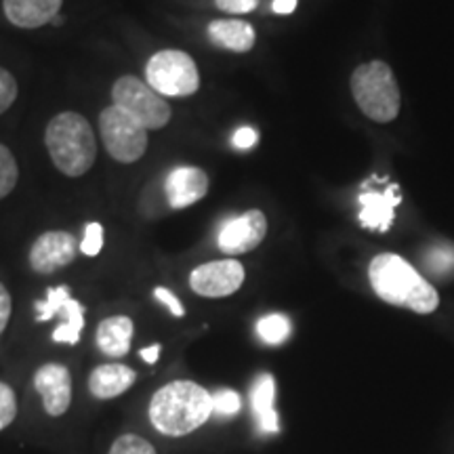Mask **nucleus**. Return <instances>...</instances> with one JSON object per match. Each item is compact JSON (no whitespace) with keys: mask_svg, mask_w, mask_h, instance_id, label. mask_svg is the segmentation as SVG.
Masks as SVG:
<instances>
[{"mask_svg":"<svg viewBox=\"0 0 454 454\" xmlns=\"http://www.w3.org/2000/svg\"><path fill=\"white\" fill-rule=\"evenodd\" d=\"M372 291L389 305L417 314H431L440 308V294L406 259L385 253L371 261L368 268Z\"/></svg>","mask_w":454,"mask_h":454,"instance_id":"nucleus-1","label":"nucleus"},{"mask_svg":"<svg viewBox=\"0 0 454 454\" xmlns=\"http://www.w3.org/2000/svg\"><path fill=\"white\" fill-rule=\"evenodd\" d=\"M213 414V395L194 381H173L150 402V421L170 438L192 434Z\"/></svg>","mask_w":454,"mask_h":454,"instance_id":"nucleus-2","label":"nucleus"},{"mask_svg":"<svg viewBox=\"0 0 454 454\" xmlns=\"http://www.w3.org/2000/svg\"><path fill=\"white\" fill-rule=\"evenodd\" d=\"M44 144L51 160L66 177H82L98 158L93 129L78 112H61L51 118Z\"/></svg>","mask_w":454,"mask_h":454,"instance_id":"nucleus-3","label":"nucleus"},{"mask_svg":"<svg viewBox=\"0 0 454 454\" xmlns=\"http://www.w3.org/2000/svg\"><path fill=\"white\" fill-rule=\"evenodd\" d=\"M351 95L364 116L374 122H391L400 112V89L385 61H368L351 74Z\"/></svg>","mask_w":454,"mask_h":454,"instance_id":"nucleus-4","label":"nucleus"},{"mask_svg":"<svg viewBox=\"0 0 454 454\" xmlns=\"http://www.w3.org/2000/svg\"><path fill=\"white\" fill-rule=\"evenodd\" d=\"M145 82L162 98H190L200 89V72L185 51L164 49L145 64Z\"/></svg>","mask_w":454,"mask_h":454,"instance_id":"nucleus-5","label":"nucleus"},{"mask_svg":"<svg viewBox=\"0 0 454 454\" xmlns=\"http://www.w3.org/2000/svg\"><path fill=\"white\" fill-rule=\"evenodd\" d=\"M112 101L147 130L164 129L170 121V106L145 81L121 76L112 87Z\"/></svg>","mask_w":454,"mask_h":454,"instance_id":"nucleus-6","label":"nucleus"},{"mask_svg":"<svg viewBox=\"0 0 454 454\" xmlns=\"http://www.w3.org/2000/svg\"><path fill=\"white\" fill-rule=\"evenodd\" d=\"M99 133L107 154L116 162H137L147 150V129L118 106H110L99 116Z\"/></svg>","mask_w":454,"mask_h":454,"instance_id":"nucleus-7","label":"nucleus"},{"mask_svg":"<svg viewBox=\"0 0 454 454\" xmlns=\"http://www.w3.org/2000/svg\"><path fill=\"white\" fill-rule=\"evenodd\" d=\"M36 320L47 322L51 317H64L59 326L53 331L55 343L76 345L81 340V333L84 328V308L81 301L70 297V288L57 286L49 288L47 299L36 301Z\"/></svg>","mask_w":454,"mask_h":454,"instance_id":"nucleus-8","label":"nucleus"},{"mask_svg":"<svg viewBox=\"0 0 454 454\" xmlns=\"http://www.w3.org/2000/svg\"><path fill=\"white\" fill-rule=\"evenodd\" d=\"M244 282V268L236 259L208 261L198 265L190 276L192 291L207 299H221L234 294Z\"/></svg>","mask_w":454,"mask_h":454,"instance_id":"nucleus-9","label":"nucleus"},{"mask_svg":"<svg viewBox=\"0 0 454 454\" xmlns=\"http://www.w3.org/2000/svg\"><path fill=\"white\" fill-rule=\"evenodd\" d=\"M268 236V219L265 215L253 208L238 217H231L219 230L217 244L225 254H244L259 247Z\"/></svg>","mask_w":454,"mask_h":454,"instance_id":"nucleus-10","label":"nucleus"},{"mask_svg":"<svg viewBox=\"0 0 454 454\" xmlns=\"http://www.w3.org/2000/svg\"><path fill=\"white\" fill-rule=\"evenodd\" d=\"M78 244L70 231H44L36 238L30 248V265L36 274H53V271L66 268L76 259Z\"/></svg>","mask_w":454,"mask_h":454,"instance_id":"nucleus-11","label":"nucleus"},{"mask_svg":"<svg viewBox=\"0 0 454 454\" xmlns=\"http://www.w3.org/2000/svg\"><path fill=\"white\" fill-rule=\"evenodd\" d=\"M34 387L51 417H61L72 402V377L64 364H44L34 374Z\"/></svg>","mask_w":454,"mask_h":454,"instance_id":"nucleus-12","label":"nucleus"},{"mask_svg":"<svg viewBox=\"0 0 454 454\" xmlns=\"http://www.w3.org/2000/svg\"><path fill=\"white\" fill-rule=\"evenodd\" d=\"M208 192V175L198 167H177L164 179V196L170 208H187Z\"/></svg>","mask_w":454,"mask_h":454,"instance_id":"nucleus-13","label":"nucleus"},{"mask_svg":"<svg viewBox=\"0 0 454 454\" xmlns=\"http://www.w3.org/2000/svg\"><path fill=\"white\" fill-rule=\"evenodd\" d=\"M61 4L64 0H3V11L15 27L36 30V27L53 24Z\"/></svg>","mask_w":454,"mask_h":454,"instance_id":"nucleus-14","label":"nucleus"},{"mask_svg":"<svg viewBox=\"0 0 454 454\" xmlns=\"http://www.w3.org/2000/svg\"><path fill=\"white\" fill-rule=\"evenodd\" d=\"M402 196L397 185H389L387 192L377 194V192H366L360 196V223L368 230L387 231L391 221L395 217V207L400 204Z\"/></svg>","mask_w":454,"mask_h":454,"instance_id":"nucleus-15","label":"nucleus"},{"mask_svg":"<svg viewBox=\"0 0 454 454\" xmlns=\"http://www.w3.org/2000/svg\"><path fill=\"white\" fill-rule=\"evenodd\" d=\"M135 379L137 374L133 368L124 364H101L90 372L89 389L99 400H112L133 387Z\"/></svg>","mask_w":454,"mask_h":454,"instance_id":"nucleus-16","label":"nucleus"},{"mask_svg":"<svg viewBox=\"0 0 454 454\" xmlns=\"http://www.w3.org/2000/svg\"><path fill=\"white\" fill-rule=\"evenodd\" d=\"M208 36L217 47H223L234 53H248L254 47L253 26L238 20H215L208 24Z\"/></svg>","mask_w":454,"mask_h":454,"instance_id":"nucleus-17","label":"nucleus"},{"mask_svg":"<svg viewBox=\"0 0 454 454\" xmlns=\"http://www.w3.org/2000/svg\"><path fill=\"white\" fill-rule=\"evenodd\" d=\"M276 381L271 374H261L254 381L251 391V402H253V412L257 419L259 429L268 431V434H278L280 431V417H278L276 408Z\"/></svg>","mask_w":454,"mask_h":454,"instance_id":"nucleus-18","label":"nucleus"},{"mask_svg":"<svg viewBox=\"0 0 454 454\" xmlns=\"http://www.w3.org/2000/svg\"><path fill=\"white\" fill-rule=\"evenodd\" d=\"M133 340V320L129 316L106 317L98 326V345L106 356L122 357Z\"/></svg>","mask_w":454,"mask_h":454,"instance_id":"nucleus-19","label":"nucleus"},{"mask_svg":"<svg viewBox=\"0 0 454 454\" xmlns=\"http://www.w3.org/2000/svg\"><path fill=\"white\" fill-rule=\"evenodd\" d=\"M257 334L268 345H280L291 334V320L282 314H270L257 322Z\"/></svg>","mask_w":454,"mask_h":454,"instance_id":"nucleus-20","label":"nucleus"},{"mask_svg":"<svg viewBox=\"0 0 454 454\" xmlns=\"http://www.w3.org/2000/svg\"><path fill=\"white\" fill-rule=\"evenodd\" d=\"M17 179H20V168H17L15 156L11 154L7 145L0 144V200L15 190Z\"/></svg>","mask_w":454,"mask_h":454,"instance_id":"nucleus-21","label":"nucleus"},{"mask_svg":"<svg viewBox=\"0 0 454 454\" xmlns=\"http://www.w3.org/2000/svg\"><path fill=\"white\" fill-rule=\"evenodd\" d=\"M107 454H156V450L147 440L139 438V435L127 434L114 442Z\"/></svg>","mask_w":454,"mask_h":454,"instance_id":"nucleus-22","label":"nucleus"},{"mask_svg":"<svg viewBox=\"0 0 454 454\" xmlns=\"http://www.w3.org/2000/svg\"><path fill=\"white\" fill-rule=\"evenodd\" d=\"M427 268L434 271V274H450L454 270V248L452 247H435L431 248V253L425 259Z\"/></svg>","mask_w":454,"mask_h":454,"instance_id":"nucleus-23","label":"nucleus"},{"mask_svg":"<svg viewBox=\"0 0 454 454\" xmlns=\"http://www.w3.org/2000/svg\"><path fill=\"white\" fill-rule=\"evenodd\" d=\"M101 248H104V227L98 221H93V223H87V227H84L81 253L87 254V257H98Z\"/></svg>","mask_w":454,"mask_h":454,"instance_id":"nucleus-24","label":"nucleus"},{"mask_svg":"<svg viewBox=\"0 0 454 454\" xmlns=\"http://www.w3.org/2000/svg\"><path fill=\"white\" fill-rule=\"evenodd\" d=\"M240 408H242V400L234 389H219L213 394V412L223 414V417L230 414L231 417V414L240 412Z\"/></svg>","mask_w":454,"mask_h":454,"instance_id":"nucleus-25","label":"nucleus"},{"mask_svg":"<svg viewBox=\"0 0 454 454\" xmlns=\"http://www.w3.org/2000/svg\"><path fill=\"white\" fill-rule=\"evenodd\" d=\"M17 414V400H15V391L9 387V385L0 383V431L4 427H9L13 423Z\"/></svg>","mask_w":454,"mask_h":454,"instance_id":"nucleus-26","label":"nucleus"},{"mask_svg":"<svg viewBox=\"0 0 454 454\" xmlns=\"http://www.w3.org/2000/svg\"><path fill=\"white\" fill-rule=\"evenodd\" d=\"M17 99V81L4 67H0V114H4Z\"/></svg>","mask_w":454,"mask_h":454,"instance_id":"nucleus-27","label":"nucleus"},{"mask_svg":"<svg viewBox=\"0 0 454 454\" xmlns=\"http://www.w3.org/2000/svg\"><path fill=\"white\" fill-rule=\"evenodd\" d=\"M217 9L225 11V13H251V11L257 9L259 0H215Z\"/></svg>","mask_w":454,"mask_h":454,"instance_id":"nucleus-28","label":"nucleus"},{"mask_svg":"<svg viewBox=\"0 0 454 454\" xmlns=\"http://www.w3.org/2000/svg\"><path fill=\"white\" fill-rule=\"evenodd\" d=\"M154 297H156L158 301H160L162 305H167L168 311H170V314H173L175 317H184V316H185V309H184V305H181L179 297H175V294L170 293L168 288H164V286L154 288Z\"/></svg>","mask_w":454,"mask_h":454,"instance_id":"nucleus-29","label":"nucleus"},{"mask_svg":"<svg viewBox=\"0 0 454 454\" xmlns=\"http://www.w3.org/2000/svg\"><path fill=\"white\" fill-rule=\"evenodd\" d=\"M259 135L253 127H240L231 137V144H234L236 150H251V147L257 144Z\"/></svg>","mask_w":454,"mask_h":454,"instance_id":"nucleus-30","label":"nucleus"},{"mask_svg":"<svg viewBox=\"0 0 454 454\" xmlns=\"http://www.w3.org/2000/svg\"><path fill=\"white\" fill-rule=\"evenodd\" d=\"M11 294L7 288H4V284L0 282V334H3L4 328L9 325V317H11Z\"/></svg>","mask_w":454,"mask_h":454,"instance_id":"nucleus-31","label":"nucleus"},{"mask_svg":"<svg viewBox=\"0 0 454 454\" xmlns=\"http://www.w3.org/2000/svg\"><path fill=\"white\" fill-rule=\"evenodd\" d=\"M299 0H274V4H271V9H274V13L278 15H291L294 9H297Z\"/></svg>","mask_w":454,"mask_h":454,"instance_id":"nucleus-32","label":"nucleus"},{"mask_svg":"<svg viewBox=\"0 0 454 454\" xmlns=\"http://www.w3.org/2000/svg\"><path fill=\"white\" fill-rule=\"evenodd\" d=\"M160 345H150V348H145V349H141V357H144V360L147 362V364H156L158 362V356H160Z\"/></svg>","mask_w":454,"mask_h":454,"instance_id":"nucleus-33","label":"nucleus"},{"mask_svg":"<svg viewBox=\"0 0 454 454\" xmlns=\"http://www.w3.org/2000/svg\"><path fill=\"white\" fill-rule=\"evenodd\" d=\"M53 24H55V26H61V24H64V17H59V15H57L55 20H53Z\"/></svg>","mask_w":454,"mask_h":454,"instance_id":"nucleus-34","label":"nucleus"}]
</instances>
